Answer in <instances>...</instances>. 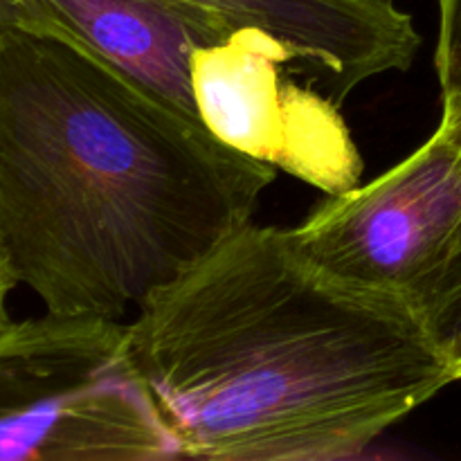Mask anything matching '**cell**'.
<instances>
[{"instance_id":"1","label":"cell","mask_w":461,"mask_h":461,"mask_svg":"<svg viewBox=\"0 0 461 461\" xmlns=\"http://www.w3.org/2000/svg\"><path fill=\"white\" fill-rule=\"evenodd\" d=\"M180 457H358L457 381L410 300L333 277L291 228L228 234L126 322Z\"/></svg>"},{"instance_id":"2","label":"cell","mask_w":461,"mask_h":461,"mask_svg":"<svg viewBox=\"0 0 461 461\" xmlns=\"http://www.w3.org/2000/svg\"><path fill=\"white\" fill-rule=\"evenodd\" d=\"M275 171L84 45L0 32V255L50 313H135Z\"/></svg>"},{"instance_id":"3","label":"cell","mask_w":461,"mask_h":461,"mask_svg":"<svg viewBox=\"0 0 461 461\" xmlns=\"http://www.w3.org/2000/svg\"><path fill=\"white\" fill-rule=\"evenodd\" d=\"M180 457L126 322L50 313L0 327V461Z\"/></svg>"},{"instance_id":"4","label":"cell","mask_w":461,"mask_h":461,"mask_svg":"<svg viewBox=\"0 0 461 461\" xmlns=\"http://www.w3.org/2000/svg\"><path fill=\"white\" fill-rule=\"evenodd\" d=\"M459 223L461 144L437 126L378 178L327 194L291 237L333 277L408 300Z\"/></svg>"},{"instance_id":"5","label":"cell","mask_w":461,"mask_h":461,"mask_svg":"<svg viewBox=\"0 0 461 461\" xmlns=\"http://www.w3.org/2000/svg\"><path fill=\"white\" fill-rule=\"evenodd\" d=\"M293 54L261 30H234L194 52L198 117L219 140L320 192L356 187L363 158L336 99L293 81Z\"/></svg>"},{"instance_id":"6","label":"cell","mask_w":461,"mask_h":461,"mask_svg":"<svg viewBox=\"0 0 461 461\" xmlns=\"http://www.w3.org/2000/svg\"><path fill=\"white\" fill-rule=\"evenodd\" d=\"M0 12L7 27L84 45L196 120L194 52L234 32L187 0H0Z\"/></svg>"},{"instance_id":"7","label":"cell","mask_w":461,"mask_h":461,"mask_svg":"<svg viewBox=\"0 0 461 461\" xmlns=\"http://www.w3.org/2000/svg\"><path fill=\"white\" fill-rule=\"evenodd\" d=\"M234 30H261L293 54L297 75L338 104L365 81L412 66L421 36L394 0H187Z\"/></svg>"},{"instance_id":"8","label":"cell","mask_w":461,"mask_h":461,"mask_svg":"<svg viewBox=\"0 0 461 461\" xmlns=\"http://www.w3.org/2000/svg\"><path fill=\"white\" fill-rule=\"evenodd\" d=\"M408 300L457 374L461 365V223L444 255L414 286Z\"/></svg>"},{"instance_id":"9","label":"cell","mask_w":461,"mask_h":461,"mask_svg":"<svg viewBox=\"0 0 461 461\" xmlns=\"http://www.w3.org/2000/svg\"><path fill=\"white\" fill-rule=\"evenodd\" d=\"M435 63L441 84V102L461 97V0H439V41Z\"/></svg>"},{"instance_id":"10","label":"cell","mask_w":461,"mask_h":461,"mask_svg":"<svg viewBox=\"0 0 461 461\" xmlns=\"http://www.w3.org/2000/svg\"><path fill=\"white\" fill-rule=\"evenodd\" d=\"M439 129L444 131L446 135H450L455 142L461 144V97L444 104Z\"/></svg>"},{"instance_id":"11","label":"cell","mask_w":461,"mask_h":461,"mask_svg":"<svg viewBox=\"0 0 461 461\" xmlns=\"http://www.w3.org/2000/svg\"><path fill=\"white\" fill-rule=\"evenodd\" d=\"M16 286H18V282L14 279L12 270H9V266L5 264L3 255H0V327H5L7 322H12V318H9V311H7V300Z\"/></svg>"},{"instance_id":"12","label":"cell","mask_w":461,"mask_h":461,"mask_svg":"<svg viewBox=\"0 0 461 461\" xmlns=\"http://www.w3.org/2000/svg\"><path fill=\"white\" fill-rule=\"evenodd\" d=\"M457 381H461V365L457 367Z\"/></svg>"}]
</instances>
